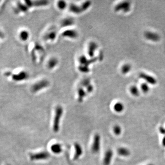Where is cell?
Masks as SVG:
<instances>
[{
  "instance_id": "7a4b0ae2",
  "label": "cell",
  "mask_w": 165,
  "mask_h": 165,
  "mask_svg": "<svg viewBox=\"0 0 165 165\" xmlns=\"http://www.w3.org/2000/svg\"><path fill=\"white\" fill-rule=\"evenodd\" d=\"M50 154L47 151H41L29 154V159L32 161L46 160L50 158Z\"/></svg>"
},
{
  "instance_id": "9a60e30c",
  "label": "cell",
  "mask_w": 165,
  "mask_h": 165,
  "mask_svg": "<svg viewBox=\"0 0 165 165\" xmlns=\"http://www.w3.org/2000/svg\"><path fill=\"white\" fill-rule=\"evenodd\" d=\"M131 69V66L129 64L123 65L122 68V72L123 74H126L130 71Z\"/></svg>"
},
{
  "instance_id": "277c9868",
  "label": "cell",
  "mask_w": 165,
  "mask_h": 165,
  "mask_svg": "<svg viewBox=\"0 0 165 165\" xmlns=\"http://www.w3.org/2000/svg\"><path fill=\"white\" fill-rule=\"evenodd\" d=\"M130 3L128 1H124L117 5L115 7L116 11L122 10L124 12H127L130 10Z\"/></svg>"
},
{
  "instance_id": "5b68a950",
  "label": "cell",
  "mask_w": 165,
  "mask_h": 165,
  "mask_svg": "<svg viewBox=\"0 0 165 165\" xmlns=\"http://www.w3.org/2000/svg\"><path fill=\"white\" fill-rule=\"evenodd\" d=\"M113 156V152L111 149H108L106 151L103 160L104 165H110Z\"/></svg>"
},
{
  "instance_id": "e0dca14e",
  "label": "cell",
  "mask_w": 165,
  "mask_h": 165,
  "mask_svg": "<svg viewBox=\"0 0 165 165\" xmlns=\"http://www.w3.org/2000/svg\"><path fill=\"white\" fill-rule=\"evenodd\" d=\"M29 34L26 31H21L20 34V37L21 39L25 41L24 40H26L28 38Z\"/></svg>"
},
{
  "instance_id": "6da1fadb",
  "label": "cell",
  "mask_w": 165,
  "mask_h": 165,
  "mask_svg": "<svg viewBox=\"0 0 165 165\" xmlns=\"http://www.w3.org/2000/svg\"><path fill=\"white\" fill-rule=\"evenodd\" d=\"M63 113V109L60 106H57L55 111L53 122V131L54 133H58L60 130V126L61 117Z\"/></svg>"
},
{
  "instance_id": "3957f363",
  "label": "cell",
  "mask_w": 165,
  "mask_h": 165,
  "mask_svg": "<svg viewBox=\"0 0 165 165\" xmlns=\"http://www.w3.org/2000/svg\"><path fill=\"white\" fill-rule=\"evenodd\" d=\"M101 136L96 133L94 137L93 143L91 146V151L94 154H97L101 150Z\"/></svg>"
},
{
  "instance_id": "30bf717a",
  "label": "cell",
  "mask_w": 165,
  "mask_h": 165,
  "mask_svg": "<svg viewBox=\"0 0 165 165\" xmlns=\"http://www.w3.org/2000/svg\"><path fill=\"white\" fill-rule=\"evenodd\" d=\"M118 154L122 157H128L131 154V152L129 149L126 147H121L119 148L117 150Z\"/></svg>"
},
{
  "instance_id": "8992f818",
  "label": "cell",
  "mask_w": 165,
  "mask_h": 165,
  "mask_svg": "<svg viewBox=\"0 0 165 165\" xmlns=\"http://www.w3.org/2000/svg\"><path fill=\"white\" fill-rule=\"evenodd\" d=\"M74 147L75 150V153L73 156V160L74 161H76L79 160L80 157L81 156L83 153V150L81 145L79 143L77 142L75 143L74 144Z\"/></svg>"
},
{
  "instance_id": "8fae6325",
  "label": "cell",
  "mask_w": 165,
  "mask_h": 165,
  "mask_svg": "<svg viewBox=\"0 0 165 165\" xmlns=\"http://www.w3.org/2000/svg\"><path fill=\"white\" fill-rule=\"evenodd\" d=\"M124 106L121 102H116L113 106V110L117 113H122L124 110Z\"/></svg>"
},
{
  "instance_id": "7c38bea8",
  "label": "cell",
  "mask_w": 165,
  "mask_h": 165,
  "mask_svg": "<svg viewBox=\"0 0 165 165\" xmlns=\"http://www.w3.org/2000/svg\"><path fill=\"white\" fill-rule=\"evenodd\" d=\"M112 131L116 135L118 136L122 133V129L120 126L116 124L113 127Z\"/></svg>"
},
{
  "instance_id": "52a82bcc",
  "label": "cell",
  "mask_w": 165,
  "mask_h": 165,
  "mask_svg": "<svg viewBox=\"0 0 165 165\" xmlns=\"http://www.w3.org/2000/svg\"><path fill=\"white\" fill-rule=\"evenodd\" d=\"M144 37L147 40L154 42H157L160 40V36L156 33L147 31L144 33Z\"/></svg>"
},
{
  "instance_id": "5bb4252c",
  "label": "cell",
  "mask_w": 165,
  "mask_h": 165,
  "mask_svg": "<svg viewBox=\"0 0 165 165\" xmlns=\"http://www.w3.org/2000/svg\"><path fill=\"white\" fill-rule=\"evenodd\" d=\"M130 92L134 96H138L140 95V90L136 86H131L130 89Z\"/></svg>"
},
{
  "instance_id": "ac0fdd59",
  "label": "cell",
  "mask_w": 165,
  "mask_h": 165,
  "mask_svg": "<svg viewBox=\"0 0 165 165\" xmlns=\"http://www.w3.org/2000/svg\"><path fill=\"white\" fill-rule=\"evenodd\" d=\"M162 145L164 147H165V135L162 138Z\"/></svg>"
},
{
  "instance_id": "ba28073f",
  "label": "cell",
  "mask_w": 165,
  "mask_h": 165,
  "mask_svg": "<svg viewBox=\"0 0 165 165\" xmlns=\"http://www.w3.org/2000/svg\"><path fill=\"white\" fill-rule=\"evenodd\" d=\"M140 77L141 79H144L146 82L152 85H154L157 82L156 80L154 77L144 73H141Z\"/></svg>"
},
{
  "instance_id": "d6986e66",
  "label": "cell",
  "mask_w": 165,
  "mask_h": 165,
  "mask_svg": "<svg viewBox=\"0 0 165 165\" xmlns=\"http://www.w3.org/2000/svg\"><path fill=\"white\" fill-rule=\"evenodd\" d=\"M9 165V164H7V165Z\"/></svg>"
},
{
  "instance_id": "4fadbf2b",
  "label": "cell",
  "mask_w": 165,
  "mask_h": 165,
  "mask_svg": "<svg viewBox=\"0 0 165 165\" xmlns=\"http://www.w3.org/2000/svg\"><path fill=\"white\" fill-rule=\"evenodd\" d=\"M97 45L94 42H92L90 44V49H89V55L90 57H93L94 55V50L97 49Z\"/></svg>"
},
{
  "instance_id": "2e32d148",
  "label": "cell",
  "mask_w": 165,
  "mask_h": 165,
  "mask_svg": "<svg viewBox=\"0 0 165 165\" xmlns=\"http://www.w3.org/2000/svg\"><path fill=\"white\" fill-rule=\"evenodd\" d=\"M141 90L144 93H147L150 90V87L147 83L144 82L141 85Z\"/></svg>"
},
{
  "instance_id": "9c48e42d",
  "label": "cell",
  "mask_w": 165,
  "mask_h": 165,
  "mask_svg": "<svg viewBox=\"0 0 165 165\" xmlns=\"http://www.w3.org/2000/svg\"><path fill=\"white\" fill-rule=\"evenodd\" d=\"M50 150L54 154H59L62 151V147L61 144L59 143H55L51 146Z\"/></svg>"
}]
</instances>
